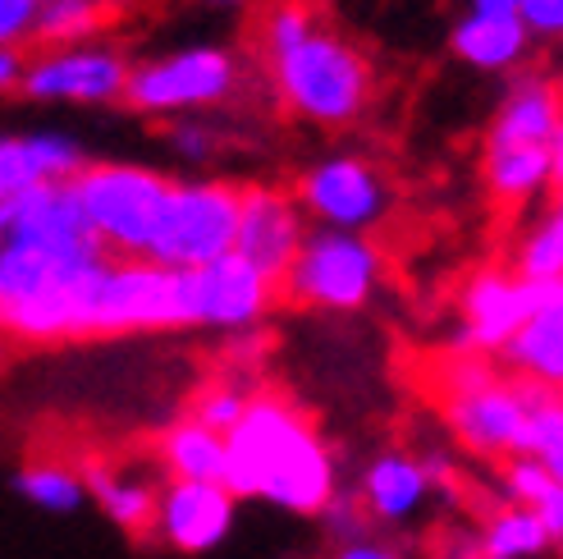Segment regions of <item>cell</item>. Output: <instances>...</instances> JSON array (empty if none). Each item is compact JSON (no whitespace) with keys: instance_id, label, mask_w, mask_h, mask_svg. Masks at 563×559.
Masks as SVG:
<instances>
[{"instance_id":"cell-1","label":"cell","mask_w":563,"mask_h":559,"mask_svg":"<svg viewBox=\"0 0 563 559\" xmlns=\"http://www.w3.org/2000/svg\"><path fill=\"white\" fill-rule=\"evenodd\" d=\"M220 486L230 491L234 505L239 500H271V505L302 518H317L330 505V495L340 491L317 423L275 390H257L234 431L224 436Z\"/></svg>"},{"instance_id":"cell-12","label":"cell","mask_w":563,"mask_h":559,"mask_svg":"<svg viewBox=\"0 0 563 559\" xmlns=\"http://www.w3.org/2000/svg\"><path fill=\"white\" fill-rule=\"evenodd\" d=\"M234 527V500L216 482H170L156 500V533L184 555L216 550Z\"/></svg>"},{"instance_id":"cell-16","label":"cell","mask_w":563,"mask_h":559,"mask_svg":"<svg viewBox=\"0 0 563 559\" xmlns=\"http://www.w3.org/2000/svg\"><path fill=\"white\" fill-rule=\"evenodd\" d=\"M78 482H82V495H92L97 505L106 509V518L124 527L129 537H152L156 533V500L161 491L143 478H120L115 468L106 459H88L78 468Z\"/></svg>"},{"instance_id":"cell-18","label":"cell","mask_w":563,"mask_h":559,"mask_svg":"<svg viewBox=\"0 0 563 559\" xmlns=\"http://www.w3.org/2000/svg\"><path fill=\"white\" fill-rule=\"evenodd\" d=\"M559 143V88L554 78H527L495 120L486 147H545Z\"/></svg>"},{"instance_id":"cell-9","label":"cell","mask_w":563,"mask_h":559,"mask_svg":"<svg viewBox=\"0 0 563 559\" xmlns=\"http://www.w3.org/2000/svg\"><path fill=\"white\" fill-rule=\"evenodd\" d=\"M5 234H10L14 248H33V253H42L51 262H65V266L106 262V248L97 243V234L88 226V216H82L69 179L23 193V202H19Z\"/></svg>"},{"instance_id":"cell-28","label":"cell","mask_w":563,"mask_h":559,"mask_svg":"<svg viewBox=\"0 0 563 559\" xmlns=\"http://www.w3.org/2000/svg\"><path fill=\"white\" fill-rule=\"evenodd\" d=\"M247 399H252L247 390H239V385H230V381H216V385H207L202 395L192 399L188 423L207 427V431H216V436H230L234 423L243 417V408H247Z\"/></svg>"},{"instance_id":"cell-33","label":"cell","mask_w":563,"mask_h":559,"mask_svg":"<svg viewBox=\"0 0 563 559\" xmlns=\"http://www.w3.org/2000/svg\"><path fill=\"white\" fill-rule=\"evenodd\" d=\"M27 51L23 46H0V92H10V88H19L23 83V74H27Z\"/></svg>"},{"instance_id":"cell-2","label":"cell","mask_w":563,"mask_h":559,"mask_svg":"<svg viewBox=\"0 0 563 559\" xmlns=\"http://www.w3.org/2000/svg\"><path fill=\"white\" fill-rule=\"evenodd\" d=\"M266 88L279 110L317 124H353L372 106L376 69L367 51L321 23L266 69Z\"/></svg>"},{"instance_id":"cell-25","label":"cell","mask_w":563,"mask_h":559,"mask_svg":"<svg viewBox=\"0 0 563 559\" xmlns=\"http://www.w3.org/2000/svg\"><path fill=\"white\" fill-rule=\"evenodd\" d=\"M476 550H482V559H541L550 550V537L531 509L504 505L486 518V533L476 541Z\"/></svg>"},{"instance_id":"cell-14","label":"cell","mask_w":563,"mask_h":559,"mask_svg":"<svg viewBox=\"0 0 563 559\" xmlns=\"http://www.w3.org/2000/svg\"><path fill=\"white\" fill-rule=\"evenodd\" d=\"M129 65L115 51H60L33 61L19 88L27 97H78V101H115L124 92Z\"/></svg>"},{"instance_id":"cell-26","label":"cell","mask_w":563,"mask_h":559,"mask_svg":"<svg viewBox=\"0 0 563 559\" xmlns=\"http://www.w3.org/2000/svg\"><path fill=\"white\" fill-rule=\"evenodd\" d=\"M14 491L27 500V505H37L46 514H74L82 500V482H78V468H65V463H27L19 468L14 478Z\"/></svg>"},{"instance_id":"cell-23","label":"cell","mask_w":563,"mask_h":559,"mask_svg":"<svg viewBox=\"0 0 563 559\" xmlns=\"http://www.w3.org/2000/svg\"><path fill=\"white\" fill-rule=\"evenodd\" d=\"M161 468L170 472V482H216L224 472V436L197 427V423H175L161 436Z\"/></svg>"},{"instance_id":"cell-37","label":"cell","mask_w":563,"mask_h":559,"mask_svg":"<svg viewBox=\"0 0 563 559\" xmlns=\"http://www.w3.org/2000/svg\"><path fill=\"white\" fill-rule=\"evenodd\" d=\"M19 202H23V193H0V234L10 230V220H14Z\"/></svg>"},{"instance_id":"cell-20","label":"cell","mask_w":563,"mask_h":559,"mask_svg":"<svg viewBox=\"0 0 563 559\" xmlns=\"http://www.w3.org/2000/svg\"><path fill=\"white\" fill-rule=\"evenodd\" d=\"M115 23H120V14L106 6H92V0H42L37 19L19 46L27 51V61H46V55H60L69 42L97 37Z\"/></svg>"},{"instance_id":"cell-15","label":"cell","mask_w":563,"mask_h":559,"mask_svg":"<svg viewBox=\"0 0 563 559\" xmlns=\"http://www.w3.org/2000/svg\"><path fill=\"white\" fill-rule=\"evenodd\" d=\"M330 23L325 0H252V14L243 23V55L247 65L266 78L271 61H279L289 46H298L307 33Z\"/></svg>"},{"instance_id":"cell-31","label":"cell","mask_w":563,"mask_h":559,"mask_svg":"<svg viewBox=\"0 0 563 559\" xmlns=\"http://www.w3.org/2000/svg\"><path fill=\"white\" fill-rule=\"evenodd\" d=\"M42 0H0V46H19L37 19Z\"/></svg>"},{"instance_id":"cell-32","label":"cell","mask_w":563,"mask_h":559,"mask_svg":"<svg viewBox=\"0 0 563 559\" xmlns=\"http://www.w3.org/2000/svg\"><path fill=\"white\" fill-rule=\"evenodd\" d=\"M518 19L522 28H537V33H559L563 0H518Z\"/></svg>"},{"instance_id":"cell-24","label":"cell","mask_w":563,"mask_h":559,"mask_svg":"<svg viewBox=\"0 0 563 559\" xmlns=\"http://www.w3.org/2000/svg\"><path fill=\"white\" fill-rule=\"evenodd\" d=\"M454 51L463 61L482 65V69H509L522 61L527 51V28L518 14L495 19V14H472L467 23H459L454 33Z\"/></svg>"},{"instance_id":"cell-17","label":"cell","mask_w":563,"mask_h":559,"mask_svg":"<svg viewBox=\"0 0 563 559\" xmlns=\"http://www.w3.org/2000/svg\"><path fill=\"white\" fill-rule=\"evenodd\" d=\"M427 495H431L427 472H421V463L412 454H380L367 472H362V491H357L367 518L394 523V527L408 523Z\"/></svg>"},{"instance_id":"cell-27","label":"cell","mask_w":563,"mask_h":559,"mask_svg":"<svg viewBox=\"0 0 563 559\" xmlns=\"http://www.w3.org/2000/svg\"><path fill=\"white\" fill-rule=\"evenodd\" d=\"M559 266H563V220L559 211H550V220H541L531 239L518 248V280L559 285Z\"/></svg>"},{"instance_id":"cell-6","label":"cell","mask_w":563,"mask_h":559,"mask_svg":"<svg viewBox=\"0 0 563 559\" xmlns=\"http://www.w3.org/2000/svg\"><path fill=\"white\" fill-rule=\"evenodd\" d=\"M257 83L266 88V78L252 65H243L239 55H230V51H184V55H170V61H161V65L133 69L124 78L120 97L133 110H143V116H161V110L239 101L247 88L257 92Z\"/></svg>"},{"instance_id":"cell-34","label":"cell","mask_w":563,"mask_h":559,"mask_svg":"<svg viewBox=\"0 0 563 559\" xmlns=\"http://www.w3.org/2000/svg\"><path fill=\"white\" fill-rule=\"evenodd\" d=\"M531 514H537V523L545 527V537H550V546H559V541H563V491H559V495H550V500H545V505H537V509H531Z\"/></svg>"},{"instance_id":"cell-36","label":"cell","mask_w":563,"mask_h":559,"mask_svg":"<svg viewBox=\"0 0 563 559\" xmlns=\"http://www.w3.org/2000/svg\"><path fill=\"white\" fill-rule=\"evenodd\" d=\"M476 14H495V19H509V14H518V0H476Z\"/></svg>"},{"instance_id":"cell-3","label":"cell","mask_w":563,"mask_h":559,"mask_svg":"<svg viewBox=\"0 0 563 559\" xmlns=\"http://www.w3.org/2000/svg\"><path fill=\"white\" fill-rule=\"evenodd\" d=\"M179 326H188L179 271H165L152 262H101L82 271L74 340H106V335H133V330H179Z\"/></svg>"},{"instance_id":"cell-8","label":"cell","mask_w":563,"mask_h":559,"mask_svg":"<svg viewBox=\"0 0 563 559\" xmlns=\"http://www.w3.org/2000/svg\"><path fill=\"white\" fill-rule=\"evenodd\" d=\"M550 303H563L559 285H531V280H518L514 271H476L463 285V340L459 353H499L514 335L541 313Z\"/></svg>"},{"instance_id":"cell-38","label":"cell","mask_w":563,"mask_h":559,"mask_svg":"<svg viewBox=\"0 0 563 559\" xmlns=\"http://www.w3.org/2000/svg\"><path fill=\"white\" fill-rule=\"evenodd\" d=\"M92 6H106V10H115L124 19L129 10H147V0H92Z\"/></svg>"},{"instance_id":"cell-22","label":"cell","mask_w":563,"mask_h":559,"mask_svg":"<svg viewBox=\"0 0 563 559\" xmlns=\"http://www.w3.org/2000/svg\"><path fill=\"white\" fill-rule=\"evenodd\" d=\"M499 353L514 368V376L559 390V381H563V303L541 307Z\"/></svg>"},{"instance_id":"cell-10","label":"cell","mask_w":563,"mask_h":559,"mask_svg":"<svg viewBox=\"0 0 563 559\" xmlns=\"http://www.w3.org/2000/svg\"><path fill=\"white\" fill-rule=\"evenodd\" d=\"M188 326H252L275 307V289L262 271H252L239 253H224L211 266L179 271Z\"/></svg>"},{"instance_id":"cell-4","label":"cell","mask_w":563,"mask_h":559,"mask_svg":"<svg viewBox=\"0 0 563 559\" xmlns=\"http://www.w3.org/2000/svg\"><path fill=\"white\" fill-rule=\"evenodd\" d=\"M69 184L106 253L120 262H147L156 220L175 184L137 165H82Z\"/></svg>"},{"instance_id":"cell-7","label":"cell","mask_w":563,"mask_h":559,"mask_svg":"<svg viewBox=\"0 0 563 559\" xmlns=\"http://www.w3.org/2000/svg\"><path fill=\"white\" fill-rule=\"evenodd\" d=\"M376 275H380V253L372 243L344 239V234H317V239H302L298 257L279 275L275 303L349 313V307H362L372 298Z\"/></svg>"},{"instance_id":"cell-19","label":"cell","mask_w":563,"mask_h":559,"mask_svg":"<svg viewBox=\"0 0 563 559\" xmlns=\"http://www.w3.org/2000/svg\"><path fill=\"white\" fill-rule=\"evenodd\" d=\"M559 175V143L545 147H486V188L499 216H514L545 179Z\"/></svg>"},{"instance_id":"cell-35","label":"cell","mask_w":563,"mask_h":559,"mask_svg":"<svg viewBox=\"0 0 563 559\" xmlns=\"http://www.w3.org/2000/svg\"><path fill=\"white\" fill-rule=\"evenodd\" d=\"M334 559H404L399 550H389V546H380V541H349V546H340L334 550Z\"/></svg>"},{"instance_id":"cell-5","label":"cell","mask_w":563,"mask_h":559,"mask_svg":"<svg viewBox=\"0 0 563 559\" xmlns=\"http://www.w3.org/2000/svg\"><path fill=\"white\" fill-rule=\"evenodd\" d=\"M239 198L243 184H192V188L175 184L156 220L147 262L165 271H197L234 253Z\"/></svg>"},{"instance_id":"cell-21","label":"cell","mask_w":563,"mask_h":559,"mask_svg":"<svg viewBox=\"0 0 563 559\" xmlns=\"http://www.w3.org/2000/svg\"><path fill=\"white\" fill-rule=\"evenodd\" d=\"M82 171L74 143L33 138V143H0V193H33L46 184H65Z\"/></svg>"},{"instance_id":"cell-30","label":"cell","mask_w":563,"mask_h":559,"mask_svg":"<svg viewBox=\"0 0 563 559\" xmlns=\"http://www.w3.org/2000/svg\"><path fill=\"white\" fill-rule=\"evenodd\" d=\"M321 518H325V527H330V533L334 537H340L344 546L349 541H362V533H367V509H362V500L353 495V491H334L330 495V505L321 509Z\"/></svg>"},{"instance_id":"cell-11","label":"cell","mask_w":563,"mask_h":559,"mask_svg":"<svg viewBox=\"0 0 563 559\" xmlns=\"http://www.w3.org/2000/svg\"><path fill=\"white\" fill-rule=\"evenodd\" d=\"M302 248V211L294 188H271V184H243L239 198V230H234V253L279 285V275Z\"/></svg>"},{"instance_id":"cell-13","label":"cell","mask_w":563,"mask_h":559,"mask_svg":"<svg viewBox=\"0 0 563 559\" xmlns=\"http://www.w3.org/2000/svg\"><path fill=\"white\" fill-rule=\"evenodd\" d=\"M294 198L334 226H367L385 207V179L367 161H325L312 175H302Z\"/></svg>"},{"instance_id":"cell-29","label":"cell","mask_w":563,"mask_h":559,"mask_svg":"<svg viewBox=\"0 0 563 559\" xmlns=\"http://www.w3.org/2000/svg\"><path fill=\"white\" fill-rule=\"evenodd\" d=\"M559 491H563V482L550 478V472L531 459H509V468H504V495H509V505H518V509H537Z\"/></svg>"},{"instance_id":"cell-39","label":"cell","mask_w":563,"mask_h":559,"mask_svg":"<svg viewBox=\"0 0 563 559\" xmlns=\"http://www.w3.org/2000/svg\"><path fill=\"white\" fill-rule=\"evenodd\" d=\"M10 353H14V344H10V335H0V372L10 368Z\"/></svg>"}]
</instances>
